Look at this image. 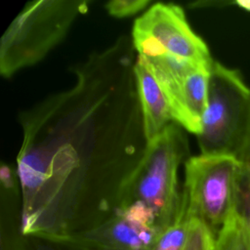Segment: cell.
Listing matches in <instances>:
<instances>
[{
  "label": "cell",
  "mask_w": 250,
  "mask_h": 250,
  "mask_svg": "<svg viewBox=\"0 0 250 250\" xmlns=\"http://www.w3.org/2000/svg\"><path fill=\"white\" fill-rule=\"evenodd\" d=\"M132 38L72 68V88L21 111L20 233L60 239L111 216L147 140Z\"/></svg>",
  "instance_id": "cell-1"
},
{
  "label": "cell",
  "mask_w": 250,
  "mask_h": 250,
  "mask_svg": "<svg viewBox=\"0 0 250 250\" xmlns=\"http://www.w3.org/2000/svg\"><path fill=\"white\" fill-rule=\"evenodd\" d=\"M188 142L182 127L169 124L147 142L145 154L124 187L120 205L139 203L154 216L163 231L179 217L183 206L180 165L189 158Z\"/></svg>",
  "instance_id": "cell-2"
},
{
  "label": "cell",
  "mask_w": 250,
  "mask_h": 250,
  "mask_svg": "<svg viewBox=\"0 0 250 250\" xmlns=\"http://www.w3.org/2000/svg\"><path fill=\"white\" fill-rule=\"evenodd\" d=\"M89 1L39 0L28 2L0 40V73L11 77L40 62L88 10Z\"/></svg>",
  "instance_id": "cell-3"
},
{
  "label": "cell",
  "mask_w": 250,
  "mask_h": 250,
  "mask_svg": "<svg viewBox=\"0 0 250 250\" xmlns=\"http://www.w3.org/2000/svg\"><path fill=\"white\" fill-rule=\"evenodd\" d=\"M250 122V88L240 72L213 61L207 108L197 135L201 154L238 157Z\"/></svg>",
  "instance_id": "cell-4"
},
{
  "label": "cell",
  "mask_w": 250,
  "mask_h": 250,
  "mask_svg": "<svg viewBox=\"0 0 250 250\" xmlns=\"http://www.w3.org/2000/svg\"><path fill=\"white\" fill-rule=\"evenodd\" d=\"M242 166L236 156L200 154L185 163L183 193L191 217L215 234L239 209Z\"/></svg>",
  "instance_id": "cell-5"
},
{
  "label": "cell",
  "mask_w": 250,
  "mask_h": 250,
  "mask_svg": "<svg viewBox=\"0 0 250 250\" xmlns=\"http://www.w3.org/2000/svg\"><path fill=\"white\" fill-rule=\"evenodd\" d=\"M132 41L142 57L170 55L195 63L211 65L206 43L189 26L185 12L171 3H156L135 21Z\"/></svg>",
  "instance_id": "cell-6"
},
{
  "label": "cell",
  "mask_w": 250,
  "mask_h": 250,
  "mask_svg": "<svg viewBox=\"0 0 250 250\" xmlns=\"http://www.w3.org/2000/svg\"><path fill=\"white\" fill-rule=\"evenodd\" d=\"M142 58L165 95L173 121L189 133L199 135L207 108L212 64L195 63L166 54Z\"/></svg>",
  "instance_id": "cell-7"
},
{
  "label": "cell",
  "mask_w": 250,
  "mask_h": 250,
  "mask_svg": "<svg viewBox=\"0 0 250 250\" xmlns=\"http://www.w3.org/2000/svg\"><path fill=\"white\" fill-rule=\"evenodd\" d=\"M161 233L153 214L144 205L132 203L119 207L104 221L60 239L89 250H151Z\"/></svg>",
  "instance_id": "cell-8"
},
{
  "label": "cell",
  "mask_w": 250,
  "mask_h": 250,
  "mask_svg": "<svg viewBox=\"0 0 250 250\" xmlns=\"http://www.w3.org/2000/svg\"><path fill=\"white\" fill-rule=\"evenodd\" d=\"M135 75L145 133L149 142L174 121L159 83L146 62L139 55L135 65Z\"/></svg>",
  "instance_id": "cell-9"
},
{
  "label": "cell",
  "mask_w": 250,
  "mask_h": 250,
  "mask_svg": "<svg viewBox=\"0 0 250 250\" xmlns=\"http://www.w3.org/2000/svg\"><path fill=\"white\" fill-rule=\"evenodd\" d=\"M215 250H250L248 226L240 210L232 213L217 233Z\"/></svg>",
  "instance_id": "cell-10"
},
{
  "label": "cell",
  "mask_w": 250,
  "mask_h": 250,
  "mask_svg": "<svg viewBox=\"0 0 250 250\" xmlns=\"http://www.w3.org/2000/svg\"><path fill=\"white\" fill-rule=\"evenodd\" d=\"M190 216L186 198L183 193V206L177 220L159 235L151 250H183L191 226Z\"/></svg>",
  "instance_id": "cell-11"
},
{
  "label": "cell",
  "mask_w": 250,
  "mask_h": 250,
  "mask_svg": "<svg viewBox=\"0 0 250 250\" xmlns=\"http://www.w3.org/2000/svg\"><path fill=\"white\" fill-rule=\"evenodd\" d=\"M7 244L10 250H89L66 240L21 233L12 243L8 241Z\"/></svg>",
  "instance_id": "cell-12"
},
{
  "label": "cell",
  "mask_w": 250,
  "mask_h": 250,
  "mask_svg": "<svg viewBox=\"0 0 250 250\" xmlns=\"http://www.w3.org/2000/svg\"><path fill=\"white\" fill-rule=\"evenodd\" d=\"M216 236L200 220H191L188 241L183 250H214Z\"/></svg>",
  "instance_id": "cell-13"
},
{
  "label": "cell",
  "mask_w": 250,
  "mask_h": 250,
  "mask_svg": "<svg viewBox=\"0 0 250 250\" xmlns=\"http://www.w3.org/2000/svg\"><path fill=\"white\" fill-rule=\"evenodd\" d=\"M149 3V0H113L105 4V10L112 17L124 18L139 13Z\"/></svg>",
  "instance_id": "cell-14"
},
{
  "label": "cell",
  "mask_w": 250,
  "mask_h": 250,
  "mask_svg": "<svg viewBox=\"0 0 250 250\" xmlns=\"http://www.w3.org/2000/svg\"><path fill=\"white\" fill-rule=\"evenodd\" d=\"M237 158L242 166V184H250V122L244 144Z\"/></svg>",
  "instance_id": "cell-15"
},
{
  "label": "cell",
  "mask_w": 250,
  "mask_h": 250,
  "mask_svg": "<svg viewBox=\"0 0 250 250\" xmlns=\"http://www.w3.org/2000/svg\"><path fill=\"white\" fill-rule=\"evenodd\" d=\"M239 210L247 223L250 235V184H242Z\"/></svg>",
  "instance_id": "cell-16"
},
{
  "label": "cell",
  "mask_w": 250,
  "mask_h": 250,
  "mask_svg": "<svg viewBox=\"0 0 250 250\" xmlns=\"http://www.w3.org/2000/svg\"><path fill=\"white\" fill-rule=\"evenodd\" d=\"M233 4L235 6H237L238 8L244 10V11H247V12H250V1H245V0H236L233 2Z\"/></svg>",
  "instance_id": "cell-17"
},
{
  "label": "cell",
  "mask_w": 250,
  "mask_h": 250,
  "mask_svg": "<svg viewBox=\"0 0 250 250\" xmlns=\"http://www.w3.org/2000/svg\"><path fill=\"white\" fill-rule=\"evenodd\" d=\"M2 250H10V249H9L8 246H4V245H3V246H2Z\"/></svg>",
  "instance_id": "cell-18"
},
{
  "label": "cell",
  "mask_w": 250,
  "mask_h": 250,
  "mask_svg": "<svg viewBox=\"0 0 250 250\" xmlns=\"http://www.w3.org/2000/svg\"><path fill=\"white\" fill-rule=\"evenodd\" d=\"M214 250H215V248H214Z\"/></svg>",
  "instance_id": "cell-19"
}]
</instances>
